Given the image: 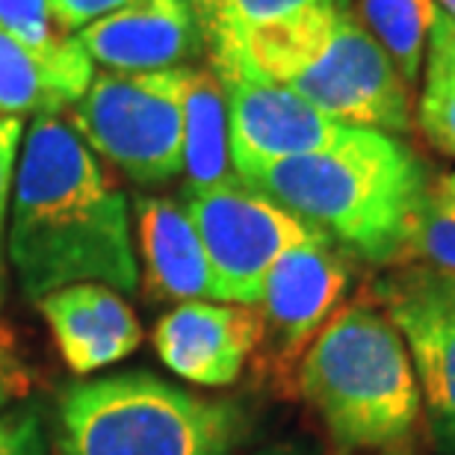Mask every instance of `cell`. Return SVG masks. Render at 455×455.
I'll return each mask as SVG.
<instances>
[{
    "mask_svg": "<svg viewBox=\"0 0 455 455\" xmlns=\"http://www.w3.org/2000/svg\"><path fill=\"white\" fill-rule=\"evenodd\" d=\"M6 258L27 299L71 284L140 287L127 198L95 151L57 116H36L24 136L9 204Z\"/></svg>",
    "mask_w": 455,
    "mask_h": 455,
    "instance_id": "cell-1",
    "label": "cell"
},
{
    "mask_svg": "<svg viewBox=\"0 0 455 455\" xmlns=\"http://www.w3.org/2000/svg\"><path fill=\"white\" fill-rule=\"evenodd\" d=\"M240 180L314 225L340 251L379 267L405 258L432 187L423 160L399 136L367 127H349L329 148L258 166Z\"/></svg>",
    "mask_w": 455,
    "mask_h": 455,
    "instance_id": "cell-2",
    "label": "cell"
},
{
    "mask_svg": "<svg viewBox=\"0 0 455 455\" xmlns=\"http://www.w3.org/2000/svg\"><path fill=\"white\" fill-rule=\"evenodd\" d=\"M211 68L287 86L349 127L394 136L411 127L408 84L352 6L314 9L251 36L211 60Z\"/></svg>",
    "mask_w": 455,
    "mask_h": 455,
    "instance_id": "cell-3",
    "label": "cell"
},
{
    "mask_svg": "<svg viewBox=\"0 0 455 455\" xmlns=\"http://www.w3.org/2000/svg\"><path fill=\"white\" fill-rule=\"evenodd\" d=\"M305 403L343 450H390L411 438L423 403L411 355L376 302L343 305L296 370Z\"/></svg>",
    "mask_w": 455,
    "mask_h": 455,
    "instance_id": "cell-4",
    "label": "cell"
},
{
    "mask_svg": "<svg viewBox=\"0 0 455 455\" xmlns=\"http://www.w3.org/2000/svg\"><path fill=\"white\" fill-rule=\"evenodd\" d=\"M243 435L240 405L154 372L80 381L60 399V455H231Z\"/></svg>",
    "mask_w": 455,
    "mask_h": 455,
    "instance_id": "cell-5",
    "label": "cell"
},
{
    "mask_svg": "<svg viewBox=\"0 0 455 455\" xmlns=\"http://www.w3.org/2000/svg\"><path fill=\"white\" fill-rule=\"evenodd\" d=\"M184 80L187 68L101 71L71 104V127L136 184H166L184 172Z\"/></svg>",
    "mask_w": 455,
    "mask_h": 455,
    "instance_id": "cell-6",
    "label": "cell"
},
{
    "mask_svg": "<svg viewBox=\"0 0 455 455\" xmlns=\"http://www.w3.org/2000/svg\"><path fill=\"white\" fill-rule=\"evenodd\" d=\"M184 207L211 260L216 302L254 307L272 263L296 245L325 236L240 178L184 193Z\"/></svg>",
    "mask_w": 455,
    "mask_h": 455,
    "instance_id": "cell-7",
    "label": "cell"
},
{
    "mask_svg": "<svg viewBox=\"0 0 455 455\" xmlns=\"http://www.w3.org/2000/svg\"><path fill=\"white\" fill-rule=\"evenodd\" d=\"M372 299L411 355L435 450L455 455V275L403 272L381 281Z\"/></svg>",
    "mask_w": 455,
    "mask_h": 455,
    "instance_id": "cell-8",
    "label": "cell"
},
{
    "mask_svg": "<svg viewBox=\"0 0 455 455\" xmlns=\"http://www.w3.org/2000/svg\"><path fill=\"white\" fill-rule=\"evenodd\" d=\"M349 263L329 236H316L272 263L260 290L263 361L278 381H290L316 334L349 293Z\"/></svg>",
    "mask_w": 455,
    "mask_h": 455,
    "instance_id": "cell-9",
    "label": "cell"
},
{
    "mask_svg": "<svg viewBox=\"0 0 455 455\" xmlns=\"http://www.w3.org/2000/svg\"><path fill=\"white\" fill-rule=\"evenodd\" d=\"M216 77L228 104V133H231V163L236 178L258 166L323 151L349 131V124L334 122L287 86L236 71H216Z\"/></svg>",
    "mask_w": 455,
    "mask_h": 455,
    "instance_id": "cell-10",
    "label": "cell"
},
{
    "mask_svg": "<svg viewBox=\"0 0 455 455\" xmlns=\"http://www.w3.org/2000/svg\"><path fill=\"white\" fill-rule=\"evenodd\" d=\"M263 338L260 311L249 305L193 299L163 314L154 325V349L175 376L204 387L240 379Z\"/></svg>",
    "mask_w": 455,
    "mask_h": 455,
    "instance_id": "cell-11",
    "label": "cell"
},
{
    "mask_svg": "<svg viewBox=\"0 0 455 455\" xmlns=\"http://www.w3.org/2000/svg\"><path fill=\"white\" fill-rule=\"evenodd\" d=\"M89 60L107 71L189 68L204 53V36L189 0H131L75 33Z\"/></svg>",
    "mask_w": 455,
    "mask_h": 455,
    "instance_id": "cell-12",
    "label": "cell"
},
{
    "mask_svg": "<svg viewBox=\"0 0 455 455\" xmlns=\"http://www.w3.org/2000/svg\"><path fill=\"white\" fill-rule=\"evenodd\" d=\"M53 343L71 370H104L127 358L142 343V325L124 296L104 284H71L39 299Z\"/></svg>",
    "mask_w": 455,
    "mask_h": 455,
    "instance_id": "cell-13",
    "label": "cell"
},
{
    "mask_svg": "<svg viewBox=\"0 0 455 455\" xmlns=\"http://www.w3.org/2000/svg\"><path fill=\"white\" fill-rule=\"evenodd\" d=\"M92 66L68 33L51 48H33L0 27V116H57L84 98Z\"/></svg>",
    "mask_w": 455,
    "mask_h": 455,
    "instance_id": "cell-14",
    "label": "cell"
},
{
    "mask_svg": "<svg viewBox=\"0 0 455 455\" xmlns=\"http://www.w3.org/2000/svg\"><path fill=\"white\" fill-rule=\"evenodd\" d=\"M136 231L151 299L178 305L193 299L216 302L211 260L184 204L157 196L136 198Z\"/></svg>",
    "mask_w": 455,
    "mask_h": 455,
    "instance_id": "cell-15",
    "label": "cell"
},
{
    "mask_svg": "<svg viewBox=\"0 0 455 455\" xmlns=\"http://www.w3.org/2000/svg\"><path fill=\"white\" fill-rule=\"evenodd\" d=\"M184 193L211 189L236 178L228 133V104L216 71L187 68L184 80Z\"/></svg>",
    "mask_w": 455,
    "mask_h": 455,
    "instance_id": "cell-16",
    "label": "cell"
},
{
    "mask_svg": "<svg viewBox=\"0 0 455 455\" xmlns=\"http://www.w3.org/2000/svg\"><path fill=\"white\" fill-rule=\"evenodd\" d=\"M189 6L202 27L204 53L216 60L251 36L267 33L314 9L352 6V0H189Z\"/></svg>",
    "mask_w": 455,
    "mask_h": 455,
    "instance_id": "cell-17",
    "label": "cell"
},
{
    "mask_svg": "<svg viewBox=\"0 0 455 455\" xmlns=\"http://www.w3.org/2000/svg\"><path fill=\"white\" fill-rule=\"evenodd\" d=\"M355 15L372 33L408 86L423 71L426 42H429L438 6L435 0H355Z\"/></svg>",
    "mask_w": 455,
    "mask_h": 455,
    "instance_id": "cell-18",
    "label": "cell"
},
{
    "mask_svg": "<svg viewBox=\"0 0 455 455\" xmlns=\"http://www.w3.org/2000/svg\"><path fill=\"white\" fill-rule=\"evenodd\" d=\"M405 258L426 263L423 269L429 272L455 275V196L441 184L429 187L420 211H417Z\"/></svg>",
    "mask_w": 455,
    "mask_h": 455,
    "instance_id": "cell-19",
    "label": "cell"
},
{
    "mask_svg": "<svg viewBox=\"0 0 455 455\" xmlns=\"http://www.w3.org/2000/svg\"><path fill=\"white\" fill-rule=\"evenodd\" d=\"M24 122L18 116H0V307L9 293V258H6V222L12 204L18 151H21Z\"/></svg>",
    "mask_w": 455,
    "mask_h": 455,
    "instance_id": "cell-20",
    "label": "cell"
},
{
    "mask_svg": "<svg viewBox=\"0 0 455 455\" xmlns=\"http://www.w3.org/2000/svg\"><path fill=\"white\" fill-rule=\"evenodd\" d=\"M417 124L432 148L455 157V86L423 84V95L417 101Z\"/></svg>",
    "mask_w": 455,
    "mask_h": 455,
    "instance_id": "cell-21",
    "label": "cell"
},
{
    "mask_svg": "<svg viewBox=\"0 0 455 455\" xmlns=\"http://www.w3.org/2000/svg\"><path fill=\"white\" fill-rule=\"evenodd\" d=\"M0 27L33 48H51L66 36L57 33L48 0H0Z\"/></svg>",
    "mask_w": 455,
    "mask_h": 455,
    "instance_id": "cell-22",
    "label": "cell"
},
{
    "mask_svg": "<svg viewBox=\"0 0 455 455\" xmlns=\"http://www.w3.org/2000/svg\"><path fill=\"white\" fill-rule=\"evenodd\" d=\"M0 455H48L39 408L15 403L0 411Z\"/></svg>",
    "mask_w": 455,
    "mask_h": 455,
    "instance_id": "cell-23",
    "label": "cell"
},
{
    "mask_svg": "<svg viewBox=\"0 0 455 455\" xmlns=\"http://www.w3.org/2000/svg\"><path fill=\"white\" fill-rule=\"evenodd\" d=\"M426 84H450L455 86V21L438 9L426 42V57H423Z\"/></svg>",
    "mask_w": 455,
    "mask_h": 455,
    "instance_id": "cell-24",
    "label": "cell"
},
{
    "mask_svg": "<svg viewBox=\"0 0 455 455\" xmlns=\"http://www.w3.org/2000/svg\"><path fill=\"white\" fill-rule=\"evenodd\" d=\"M124 4H131V0H48L53 21H57L60 30H66V33L84 30V27L98 21V18L122 9Z\"/></svg>",
    "mask_w": 455,
    "mask_h": 455,
    "instance_id": "cell-25",
    "label": "cell"
},
{
    "mask_svg": "<svg viewBox=\"0 0 455 455\" xmlns=\"http://www.w3.org/2000/svg\"><path fill=\"white\" fill-rule=\"evenodd\" d=\"M27 394V372L21 358L12 352L9 340L0 334V411L15 405Z\"/></svg>",
    "mask_w": 455,
    "mask_h": 455,
    "instance_id": "cell-26",
    "label": "cell"
},
{
    "mask_svg": "<svg viewBox=\"0 0 455 455\" xmlns=\"http://www.w3.org/2000/svg\"><path fill=\"white\" fill-rule=\"evenodd\" d=\"M251 455H311L305 447H299V443H269V447H263Z\"/></svg>",
    "mask_w": 455,
    "mask_h": 455,
    "instance_id": "cell-27",
    "label": "cell"
},
{
    "mask_svg": "<svg viewBox=\"0 0 455 455\" xmlns=\"http://www.w3.org/2000/svg\"><path fill=\"white\" fill-rule=\"evenodd\" d=\"M435 6H438L441 12H447L452 21H455V0H435Z\"/></svg>",
    "mask_w": 455,
    "mask_h": 455,
    "instance_id": "cell-28",
    "label": "cell"
},
{
    "mask_svg": "<svg viewBox=\"0 0 455 455\" xmlns=\"http://www.w3.org/2000/svg\"><path fill=\"white\" fill-rule=\"evenodd\" d=\"M438 184H441L443 189H450V193L455 196V172H452V175H443V178L438 180Z\"/></svg>",
    "mask_w": 455,
    "mask_h": 455,
    "instance_id": "cell-29",
    "label": "cell"
}]
</instances>
